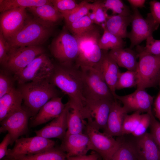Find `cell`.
I'll return each mask as SVG.
<instances>
[{"instance_id":"obj_2","label":"cell","mask_w":160,"mask_h":160,"mask_svg":"<svg viewBox=\"0 0 160 160\" xmlns=\"http://www.w3.org/2000/svg\"><path fill=\"white\" fill-rule=\"evenodd\" d=\"M18 89L23 97V108L31 118L52 98L59 96L58 90L49 79L32 81L18 85Z\"/></svg>"},{"instance_id":"obj_3","label":"cell","mask_w":160,"mask_h":160,"mask_svg":"<svg viewBox=\"0 0 160 160\" xmlns=\"http://www.w3.org/2000/svg\"><path fill=\"white\" fill-rule=\"evenodd\" d=\"M55 25L29 16L22 28L7 41L9 49L22 47L41 46L53 34Z\"/></svg>"},{"instance_id":"obj_42","label":"cell","mask_w":160,"mask_h":160,"mask_svg":"<svg viewBox=\"0 0 160 160\" xmlns=\"http://www.w3.org/2000/svg\"><path fill=\"white\" fill-rule=\"evenodd\" d=\"M151 116L149 112L141 114V119L136 130L131 134L135 137L141 136L146 132L149 127L151 122Z\"/></svg>"},{"instance_id":"obj_26","label":"cell","mask_w":160,"mask_h":160,"mask_svg":"<svg viewBox=\"0 0 160 160\" xmlns=\"http://www.w3.org/2000/svg\"><path fill=\"white\" fill-rule=\"evenodd\" d=\"M28 8L33 17L46 23L55 25L63 18L62 14L54 7L51 2L40 6Z\"/></svg>"},{"instance_id":"obj_46","label":"cell","mask_w":160,"mask_h":160,"mask_svg":"<svg viewBox=\"0 0 160 160\" xmlns=\"http://www.w3.org/2000/svg\"><path fill=\"white\" fill-rule=\"evenodd\" d=\"M11 139L10 136L8 133L4 137L0 144V160L2 159L6 155L8 145H11Z\"/></svg>"},{"instance_id":"obj_39","label":"cell","mask_w":160,"mask_h":160,"mask_svg":"<svg viewBox=\"0 0 160 160\" xmlns=\"http://www.w3.org/2000/svg\"><path fill=\"white\" fill-rule=\"evenodd\" d=\"M54 7L61 13L70 12L78 5L73 0H51Z\"/></svg>"},{"instance_id":"obj_45","label":"cell","mask_w":160,"mask_h":160,"mask_svg":"<svg viewBox=\"0 0 160 160\" xmlns=\"http://www.w3.org/2000/svg\"><path fill=\"white\" fill-rule=\"evenodd\" d=\"M151 14L156 21L160 24V2L152 0L149 2Z\"/></svg>"},{"instance_id":"obj_25","label":"cell","mask_w":160,"mask_h":160,"mask_svg":"<svg viewBox=\"0 0 160 160\" xmlns=\"http://www.w3.org/2000/svg\"><path fill=\"white\" fill-rule=\"evenodd\" d=\"M131 15L128 16L118 15H108L105 23L102 24L113 34L122 39L128 38L127 29L131 23Z\"/></svg>"},{"instance_id":"obj_51","label":"cell","mask_w":160,"mask_h":160,"mask_svg":"<svg viewBox=\"0 0 160 160\" xmlns=\"http://www.w3.org/2000/svg\"><path fill=\"white\" fill-rule=\"evenodd\" d=\"M66 160H68V158Z\"/></svg>"},{"instance_id":"obj_17","label":"cell","mask_w":160,"mask_h":160,"mask_svg":"<svg viewBox=\"0 0 160 160\" xmlns=\"http://www.w3.org/2000/svg\"><path fill=\"white\" fill-rule=\"evenodd\" d=\"M93 68L101 74L116 99V87L121 72L118 65L110 55L108 51L103 50L101 59Z\"/></svg>"},{"instance_id":"obj_12","label":"cell","mask_w":160,"mask_h":160,"mask_svg":"<svg viewBox=\"0 0 160 160\" xmlns=\"http://www.w3.org/2000/svg\"><path fill=\"white\" fill-rule=\"evenodd\" d=\"M30 118L28 113L22 106L0 122V132H8L11 139V145L20 136L28 132Z\"/></svg>"},{"instance_id":"obj_19","label":"cell","mask_w":160,"mask_h":160,"mask_svg":"<svg viewBox=\"0 0 160 160\" xmlns=\"http://www.w3.org/2000/svg\"><path fill=\"white\" fill-rule=\"evenodd\" d=\"M66 104L62 101V97H53L43 106L37 114L31 118L29 127H34L44 124L58 117L63 112Z\"/></svg>"},{"instance_id":"obj_16","label":"cell","mask_w":160,"mask_h":160,"mask_svg":"<svg viewBox=\"0 0 160 160\" xmlns=\"http://www.w3.org/2000/svg\"><path fill=\"white\" fill-rule=\"evenodd\" d=\"M114 100L103 99L86 100V107L91 118V121L87 122L98 130H104L106 127L111 105Z\"/></svg>"},{"instance_id":"obj_34","label":"cell","mask_w":160,"mask_h":160,"mask_svg":"<svg viewBox=\"0 0 160 160\" xmlns=\"http://www.w3.org/2000/svg\"><path fill=\"white\" fill-rule=\"evenodd\" d=\"M139 78L136 71H128L121 72L116 87V89L132 88L137 86Z\"/></svg>"},{"instance_id":"obj_49","label":"cell","mask_w":160,"mask_h":160,"mask_svg":"<svg viewBox=\"0 0 160 160\" xmlns=\"http://www.w3.org/2000/svg\"><path fill=\"white\" fill-rule=\"evenodd\" d=\"M132 8L137 9L138 8H142L145 7L146 1L145 0H128Z\"/></svg>"},{"instance_id":"obj_6","label":"cell","mask_w":160,"mask_h":160,"mask_svg":"<svg viewBox=\"0 0 160 160\" xmlns=\"http://www.w3.org/2000/svg\"><path fill=\"white\" fill-rule=\"evenodd\" d=\"M69 31L64 29L52 41L50 50L52 55L63 65L74 64L79 52L75 37Z\"/></svg>"},{"instance_id":"obj_48","label":"cell","mask_w":160,"mask_h":160,"mask_svg":"<svg viewBox=\"0 0 160 160\" xmlns=\"http://www.w3.org/2000/svg\"><path fill=\"white\" fill-rule=\"evenodd\" d=\"M154 107L155 116L157 118L160 122V90L154 100Z\"/></svg>"},{"instance_id":"obj_1","label":"cell","mask_w":160,"mask_h":160,"mask_svg":"<svg viewBox=\"0 0 160 160\" xmlns=\"http://www.w3.org/2000/svg\"><path fill=\"white\" fill-rule=\"evenodd\" d=\"M50 82L68 96L70 105L76 107L84 119H87L89 112L82 91V82L80 70L75 64H55Z\"/></svg>"},{"instance_id":"obj_15","label":"cell","mask_w":160,"mask_h":160,"mask_svg":"<svg viewBox=\"0 0 160 160\" xmlns=\"http://www.w3.org/2000/svg\"><path fill=\"white\" fill-rule=\"evenodd\" d=\"M115 98L121 102L128 113H148L152 110L153 98L145 89H137L132 93L123 96L117 94Z\"/></svg>"},{"instance_id":"obj_43","label":"cell","mask_w":160,"mask_h":160,"mask_svg":"<svg viewBox=\"0 0 160 160\" xmlns=\"http://www.w3.org/2000/svg\"><path fill=\"white\" fill-rule=\"evenodd\" d=\"M149 112L151 118L149 127L150 133L157 145L160 151V122L156 119L152 111Z\"/></svg>"},{"instance_id":"obj_4","label":"cell","mask_w":160,"mask_h":160,"mask_svg":"<svg viewBox=\"0 0 160 160\" xmlns=\"http://www.w3.org/2000/svg\"><path fill=\"white\" fill-rule=\"evenodd\" d=\"M139 60L136 70L139 82L138 89L156 86L160 78V56L151 55L144 51L141 46H137Z\"/></svg>"},{"instance_id":"obj_20","label":"cell","mask_w":160,"mask_h":160,"mask_svg":"<svg viewBox=\"0 0 160 160\" xmlns=\"http://www.w3.org/2000/svg\"><path fill=\"white\" fill-rule=\"evenodd\" d=\"M90 140L83 133L66 135L60 148L67 154V158L86 155L89 150Z\"/></svg>"},{"instance_id":"obj_22","label":"cell","mask_w":160,"mask_h":160,"mask_svg":"<svg viewBox=\"0 0 160 160\" xmlns=\"http://www.w3.org/2000/svg\"><path fill=\"white\" fill-rule=\"evenodd\" d=\"M21 94L14 88L9 92L0 97V121L22 107Z\"/></svg>"},{"instance_id":"obj_28","label":"cell","mask_w":160,"mask_h":160,"mask_svg":"<svg viewBox=\"0 0 160 160\" xmlns=\"http://www.w3.org/2000/svg\"><path fill=\"white\" fill-rule=\"evenodd\" d=\"M69 104L70 109L68 116V128L65 135L83 133L86 121L83 119L79 111Z\"/></svg>"},{"instance_id":"obj_8","label":"cell","mask_w":160,"mask_h":160,"mask_svg":"<svg viewBox=\"0 0 160 160\" xmlns=\"http://www.w3.org/2000/svg\"><path fill=\"white\" fill-rule=\"evenodd\" d=\"M85 128V134L90 140L89 150L97 153L103 160H111L120 144L119 137L115 139L109 136L86 122Z\"/></svg>"},{"instance_id":"obj_13","label":"cell","mask_w":160,"mask_h":160,"mask_svg":"<svg viewBox=\"0 0 160 160\" xmlns=\"http://www.w3.org/2000/svg\"><path fill=\"white\" fill-rule=\"evenodd\" d=\"M26 8L20 7L1 13L0 31L7 41L16 34L23 27L29 16Z\"/></svg>"},{"instance_id":"obj_23","label":"cell","mask_w":160,"mask_h":160,"mask_svg":"<svg viewBox=\"0 0 160 160\" xmlns=\"http://www.w3.org/2000/svg\"><path fill=\"white\" fill-rule=\"evenodd\" d=\"M108 53L119 66L128 71H136L138 54L131 49H116L108 51Z\"/></svg>"},{"instance_id":"obj_24","label":"cell","mask_w":160,"mask_h":160,"mask_svg":"<svg viewBox=\"0 0 160 160\" xmlns=\"http://www.w3.org/2000/svg\"><path fill=\"white\" fill-rule=\"evenodd\" d=\"M103 50L96 43L79 51L75 65L78 68L93 67L101 59Z\"/></svg>"},{"instance_id":"obj_47","label":"cell","mask_w":160,"mask_h":160,"mask_svg":"<svg viewBox=\"0 0 160 160\" xmlns=\"http://www.w3.org/2000/svg\"><path fill=\"white\" fill-rule=\"evenodd\" d=\"M100 156L95 151L88 155H84L68 157V160H98Z\"/></svg>"},{"instance_id":"obj_18","label":"cell","mask_w":160,"mask_h":160,"mask_svg":"<svg viewBox=\"0 0 160 160\" xmlns=\"http://www.w3.org/2000/svg\"><path fill=\"white\" fill-rule=\"evenodd\" d=\"M66 104L64 109L58 117L41 129L34 131L36 135L49 139H63L68 128V116L70 109L69 102Z\"/></svg>"},{"instance_id":"obj_9","label":"cell","mask_w":160,"mask_h":160,"mask_svg":"<svg viewBox=\"0 0 160 160\" xmlns=\"http://www.w3.org/2000/svg\"><path fill=\"white\" fill-rule=\"evenodd\" d=\"M55 142L36 135L22 137L15 142L13 148L8 149L6 155L0 160H8L15 157L35 154L55 147Z\"/></svg>"},{"instance_id":"obj_35","label":"cell","mask_w":160,"mask_h":160,"mask_svg":"<svg viewBox=\"0 0 160 160\" xmlns=\"http://www.w3.org/2000/svg\"><path fill=\"white\" fill-rule=\"evenodd\" d=\"M94 23L87 15L79 20L68 24H66L68 30L74 36L80 35L92 28Z\"/></svg>"},{"instance_id":"obj_5","label":"cell","mask_w":160,"mask_h":160,"mask_svg":"<svg viewBox=\"0 0 160 160\" xmlns=\"http://www.w3.org/2000/svg\"><path fill=\"white\" fill-rule=\"evenodd\" d=\"M80 70L83 94L85 101L103 99L115 100L100 73L93 67H82Z\"/></svg>"},{"instance_id":"obj_29","label":"cell","mask_w":160,"mask_h":160,"mask_svg":"<svg viewBox=\"0 0 160 160\" xmlns=\"http://www.w3.org/2000/svg\"><path fill=\"white\" fill-rule=\"evenodd\" d=\"M103 32L98 43L100 48L102 50L108 51L116 49L124 48L125 42L123 39L118 37L108 31L102 24Z\"/></svg>"},{"instance_id":"obj_33","label":"cell","mask_w":160,"mask_h":160,"mask_svg":"<svg viewBox=\"0 0 160 160\" xmlns=\"http://www.w3.org/2000/svg\"><path fill=\"white\" fill-rule=\"evenodd\" d=\"M101 36L99 30L95 25L84 33L74 36L78 43L79 52L87 47L98 43Z\"/></svg>"},{"instance_id":"obj_14","label":"cell","mask_w":160,"mask_h":160,"mask_svg":"<svg viewBox=\"0 0 160 160\" xmlns=\"http://www.w3.org/2000/svg\"><path fill=\"white\" fill-rule=\"evenodd\" d=\"M134 150L138 160H160V151L150 133L138 137H126Z\"/></svg>"},{"instance_id":"obj_40","label":"cell","mask_w":160,"mask_h":160,"mask_svg":"<svg viewBox=\"0 0 160 160\" xmlns=\"http://www.w3.org/2000/svg\"><path fill=\"white\" fill-rule=\"evenodd\" d=\"M13 80L6 73L1 71L0 97L10 92L14 88Z\"/></svg>"},{"instance_id":"obj_31","label":"cell","mask_w":160,"mask_h":160,"mask_svg":"<svg viewBox=\"0 0 160 160\" xmlns=\"http://www.w3.org/2000/svg\"><path fill=\"white\" fill-rule=\"evenodd\" d=\"M118 137L120 144L111 160H138L134 150L125 136Z\"/></svg>"},{"instance_id":"obj_44","label":"cell","mask_w":160,"mask_h":160,"mask_svg":"<svg viewBox=\"0 0 160 160\" xmlns=\"http://www.w3.org/2000/svg\"><path fill=\"white\" fill-rule=\"evenodd\" d=\"M9 44L4 38L1 32H0V63L6 67L8 60L9 51Z\"/></svg>"},{"instance_id":"obj_21","label":"cell","mask_w":160,"mask_h":160,"mask_svg":"<svg viewBox=\"0 0 160 160\" xmlns=\"http://www.w3.org/2000/svg\"><path fill=\"white\" fill-rule=\"evenodd\" d=\"M128 113L123 106L118 103L117 100H115L112 103L106 126L103 132L111 137L122 136L123 122Z\"/></svg>"},{"instance_id":"obj_38","label":"cell","mask_w":160,"mask_h":160,"mask_svg":"<svg viewBox=\"0 0 160 160\" xmlns=\"http://www.w3.org/2000/svg\"><path fill=\"white\" fill-rule=\"evenodd\" d=\"M91 10L95 15V23L101 25L105 23L108 15L103 6L102 1H96L92 3Z\"/></svg>"},{"instance_id":"obj_7","label":"cell","mask_w":160,"mask_h":160,"mask_svg":"<svg viewBox=\"0 0 160 160\" xmlns=\"http://www.w3.org/2000/svg\"><path fill=\"white\" fill-rule=\"evenodd\" d=\"M54 66L55 64L44 53L36 58L23 69L14 74V79L18 85L49 79Z\"/></svg>"},{"instance_id":"obj_27","label":"cell","mask_w":160,"mask_h":160,"mask_svg":"<svg viewBox=\"0 0 160 160\" xmlns=\"http://www.w3.org/2000/svg\"><path fill=\"white\" fill-rule=\"evenodd\" d=\"M67 154L60 148L54 147L39 153L11 158L8 160H66Z\"/></svg>"},{"instance_id":"obj_37","label":"cell","mask_w":160,"mask_h":160,"mask_svg":"<svg viewBox=\"0 0 160 160\" xmlns=\"http://www.w3.org/2000/svg\"><path fill=\"white\" fill-rule=\"evenodd\" d=\"M141 114L135 112L131 115H127L122 124V136L132 134L136 129L140 122Z\"/></svg>"},{"instance_id":"obj_10","label":"cell","mask_w":160,"mask_h":160,"mask_svg":"<svg viewBox=\"0 0 160 160\" xmlns=\"http://www.w3.org/2000/svg\"><path fill=\"white\" fill-rule=\"evenodd\" d=\"M131 17V30L128 33V38L131 42L130 48L139 45L149 37L153 36L159 24L154 20L151 13L145 18L142 16L138 9L132 8Z\"/></svg>"},{"instance_id":"obj_30","label":"cell","mask_w":160,"mask_h":160,"mask_svg":"<svg viewBox=\"0 0 160 160\" xmlns=\"http://www.w3.org/2000/svg\"><path fill=\"white\" fill-rule=\"evenodd\" d=\"M48 0H0V12L20 7L29 8L40 6L50 3Z\"/></svg>"},{"instance_id":"obj_36","label":"cell","mask_w":160,"mask_h":160,"mask_svg":"<svg viewBox=\"0 0 160 160\" xmlns=\"http://www.w3.org/2000/svg\"><path fill=\"white\" fill-rule=\"evenodd\" d=\"M102 2L103 6L106 10H111L113 15L128 16L132 14L129 7L121 0H106Z\"/></svg>"},{"instance_id":"obj_32","label":"cell","mask_w":160,"mask_h":160,"mask_svg":"<svg viewBox=\"0 0 160 160\" xmlns=\"http://www.w3.org/2000/svg\"><path fill=\"white\" fill-rule=\"evenodd\" d=\"M92 3L84 1L79 4L78 6L73 10L61 13L66 24L75 22L87 15L91 10Z\"/></svg>"},{"instance_id":"obj_41","label":"cell","mask_w":160,"mask_h":160,"mask_svg":"<svg viewBox=\"0 0 160 160\" xmlns=\"http://www.w3.org/2000/svg\"><path fill=\"white\" fill-rule=\"evenodd\" d=\"M141 47L145 52L153 55L160 56V40L155 39L153 36L146 39L145 46Z\"/></svg>"},{"instance_id":"obj_50","label":"cell","mask_w":160,"mask_h":160,"mask_svg":"<svg viewBox=\"0 0 160 160\" xmlns=\"http://www.w3.org/2000/svg\"><path fill=\"white\" fill-rule=\"evenodd\" d=\"M159 86H160V78L159 79Z\"/></svg>"},{"instance_id":"obj_11","label":"cell","mask_w":160,"mask_h":160,"mask_svg":"<svg viewBox=\"0 0 160 160\" xmlns=\"http://www.w3.org/2000/svg\"><path fill=\"white\" fill-rule=\"evenodd\" d=\"M45 52L41 46L10 49L6 68L14 74L23 69L36 58L45 53Z\"/></svg>"}]
</instances>
